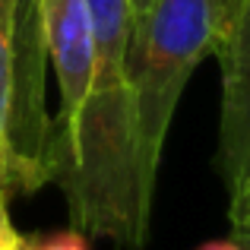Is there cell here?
Instances as JSON below:
<instances>
[{
    "instance_id": "6da1fadb",
    "label": "cell",
    "mask_w": 250,
    "mask_h": 250,
    "mask_svg": "<svg viewBox=\"0 0 250 250\" xmlns=\"http://www.w3.org/2000/svg\"><path fill=\"white\" fill-rule=\"evenodd\" d=\"M95 63L85 98L67 130L51 136V181L83 234L140 250L149 234L152 193L143 177L136 98L127 70V0H85Z\"/></svg>"
},
{
    "instance_id": "7a4b0ae2",
    "label": "cell",
    "mask_w": 250,
    "mask_h": 250,
    "mask_svg": "<svg viewBox=\"0 0 250 250\" xmlns=\"http://www.w3.org/2000/svg\"><path fill=\"white\" fill-rule=\"evenodd\" d=\"M206 54H212V0H152V6L130 25L127 70L149 190H155V171L181 92L190 70Z\"/></svg>"
},
{
    "instance_id": "3957f363",
    "label": "cell",
    "mask_w": 250,
    "mask_h": 250,
    "mask_svg": "<svg viewBox=\"0 0 250 250\" xmlns=\"http://www.w3.org/2000/svg\"><path fill=\"white\" fill-rule=\"evenodd\" d=\"M44 73H48V42H44L42 3L16 0L10 92H6L3 146H0V181L6 196L35 193L51 181L54 121L44 108Z\"/></svg>"
},
{
    "instance_id": "277c9868",
    "label": "cell",
    "mask_w": 250,
    "mask_h": 250,
    "mask_svg": "<svg viewBox=\"0 0 250 250\" xmlns=\"http://www.w3.org/2000/svg\"><path fill=\"white\" fill-rule=\"evenodd\" d=\"M222 63V117H219V171L228 193L250 177V0L238 10L231 32L215 48Z\"/></svg>"
},
{
    "instance_id": "5b68a950",
    "label": "cell",
    "mask_w": 250,
    "mask_h": 250,
    "mask_svg": "<svg viewBox=\"0 0 250 250\" xmlns=\"http://www.w3.org/2000/svg\"><path fill=\"white\" fill-rule=\"evenodd\" d=\"M48 42V61L61 85V111L54 117V133L67 130L80 111L95 63L92 19L85 0H38Z\"/></svg>"
},
{
    "instance_id": "8992f818",
    "label": "cell",
    "mask_w": 250,
    "mask_h": 250,
    "mask_svg": "<svg viewBox=\"0 0 250 250\" xmlns=\"http://www.w3.org/2000/svg\"><path fill=\"white\" fill-rule=\"evenodd\" d=\"M22 250H89V238L80 228H67V231L35 234V238L25 241Z\"/></svg>"
},
{
    "instance_id": "52a82bcc",
    "label": "cell",
    "mask_w": 250,
    "mask_h": 250,
    "mask_svg": "<svg viewBox=\"0 0 250 250\" xmlns=\"http://www.w3.org/2000/svg\"><path fill=\"white\" fill-rule=\"evenodd\" d=\"M241 3H244V0H212V54H215V48L225 42V35L231 32Z\"/></svg>"
},
{
    "instance_id": "ba28073f",
    "label": "cell",
    "mask_w": 250,
    "mask_h": 250,
    "mask_svg": "<svg viewBox=\"0 0 250 250\" xmlns=\"http://www.w3.org/2000/svg\"><path fill=\"white\" fill-rule=\"evenodd\" d=\"M228 219H231L234 234L250 231V177L238 190H231V206H228Z\"/></svg>"
},
{
    "instance_id": "9c48e42d",
    "label": "cell",
    "mask_w": 250,
    "mask_h": 250,
    "mask_svg": "<svg viewBox=\"0 0 250 250\" xmlns=\"http://www.w3.org/2000/svg\"><path fill=\"white\" fill-rule=\"evenodd\" d=\"M6 200H10V196L0 190V250H22L25 238L16 231V225H13L10 209H6Z\"/></svg>"
},
{
    "instance_id": "30bf717a",
    "label": "cell",
    "mask_w": 250,
    "mask_h": 250,
    "mask_svg": "<svg viewBox=\"0 0 250 250\" xmlns=\"http://www.w3.org/2000/svg\"><path fill=\"white\" fill-rule=\"evenodd\" d=\"M196 250H244L238 238H228V241H206V244H200Z\"/></svg>"
},
{
    "instance_id": "8fae6325",
    "label": "cell",
    "mask_w": 250,
    "mask_h": 250,
    "mask_svg": "<svg viewBox=\"0 0 250 250\" xmlns=\"http://www.w3.org/2000/svg\"><path fill=\"white\" fill-rule=\"evenodd\" d=\"M127 6H130V19H140L152 6V0H127Z\"/></svg>"
},
{
    "instance_id": "7c38bea8",
    "label": "cell",
    "mask_w": 250,
    "mask_h": 250,
    "mask_svg": "<svg viewBox=\"0 0 250 250\" xmlns=\"http://www.w3.org/2000/svg\"><path fill=\"white\" fill-rule=\"evenodd\" d=\"M234 238H238L241 244H244V250H250V231H247V234H234Z\"/></svg>"
}]
</instances>
